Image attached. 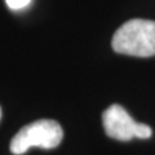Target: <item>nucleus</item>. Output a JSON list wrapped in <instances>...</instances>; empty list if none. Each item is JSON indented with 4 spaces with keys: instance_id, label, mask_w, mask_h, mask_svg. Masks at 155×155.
<instances>
[{
    "instance_id": "f257e3e1",
    "label": "nucleus",
    "mask_w": 155,
    "mask_h": 155,
    "mask_svg": "<svg viewBox=\"0 0 155 155\" xmlns=\"http://www.w3.org/2000/svg\"><path fill=\"white\" fill-rule=\"evenodd\" d=\"M113 49L133 57L155 56V21L134 18L120 26L113 36Z\"/></svg>"
},
{
    "instance_id": "f03ea898",
    "label": "nucleus",
    "mask_w": 155,
    "mask_h": 155,
    "mask_svg": "<svg viewBox=\"0 0 155 155\" xmlns=\"http://www.w3.org/2000/svg\"><path fill=\"white\" fill-rule=\"evenodd\" d=\"M64 138V130L54 120L41 119L25 125L11 141V151L14 155L26 153L32 146L43 149L57 147Z\"/></svg>"
},
{
    "instance_id": "7ed1b4c3",
    "label": "nucleus",
    "mask_w": 155,
    "mask_h": 155,
    "mask_svg": "<svg viewBox=\"0 0 155 155\" xmlns=\"http://www.w3.org/2000/svg\"><path fill=\"white\" fill-rule=\"evenodd\" d=\"M106 134L118 141H130L133 138H150L153 130L149 125L137 123L120 105H111L102 114Z\"/></svg>"
},
{
    "instance_id": "20e7f679",
    "label": "nucleus",
    "mask_w": 155,
    "mask_h": 155,
    "mask_svg": "<svg viewBox=\"0 0 155 155\" xmlns=\"http://www.w3.org/2000/svg\"><path fill=\"white\" fill-rule=\"evenodd\" d=\"M31 0H5L7 5L12 9V11H21V9L26 8L30 4Z\"/></svg>"
},
{
    "instance_id": "39448f33",
    "label": "nucleus",
    "mask_w": 155,
    "mask_h": 155,
    "mask_svg": "<svg viewBox=\"0 0 155 155\" xmlns=\"http://www.w3.org/2000/svg\"><path fill=\"white\" fill-rule=\"evenodd\" d=\"M0 119H2V107H0Z\"/></svg>"
}]
</instances>
